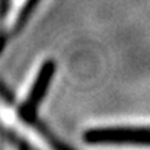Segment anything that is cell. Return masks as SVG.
Returning a JSON list of instances; mask_svg holds the SVG:
<instances>
[{
	"instance_id": "4",
	"label": "cell",
	"mask_w": 150,
	"mask_h": 150,
	"mask_svg": "<svg viewBox=\"0 0 150 150\" xmlns=\"http://www.w3.org/2000/svg\"><path fill=\"white\" fill-rule=\"evenodd\" d=\"M7 150H15V149H7Z\"/></svg>"
},
{
	"instance_id": "1",
	"label": "cell",
	"mask_w": 150,
	"mask_h": 150,
	"mask_svg": "<svg viewBox=\"0 0 150 150\" xmlns=\"http://www.w3.org/2000/svg\"><path fill=\"white\" fill-rule=\"evenodd\" d=\"M54 73H55V63L52 60H44L37 67V70L32 74V79L25 88L21 103L18 106V112L22 118L31 121L35 117V112L41 100L44 99L48 91Z\"/></svg>"
},
{
	"instance_id": "3",
	"label": "cell",
	"mask_w": 150,
	"mask_h": 150,
	"mask_svg": "<svg viewBox=\"0 0 150 150\" xmlns=\"http://www.w3.org/2000/svg\"><path fill=\"white\" fill-rule=\"evenodd\" d=\"M83 140L91 144L150 146V127H100L88 130Z\"/></svg>"
},
{
	"instance_id": "2",
	"label": "cell",
	"mask_w": 150,
	"mask_h": 150,
	"mask_svg": "<svg viewBox=\"0 0 150 150\" xmlns=\"http://www.w3.org/2000/svg\"><path fill=\"white\" fill-rule=\"evenodd\" d=\"M38 0H0V54L23 26Z\"/></svg>"
}]
</instances>
